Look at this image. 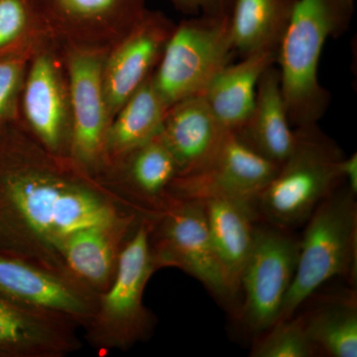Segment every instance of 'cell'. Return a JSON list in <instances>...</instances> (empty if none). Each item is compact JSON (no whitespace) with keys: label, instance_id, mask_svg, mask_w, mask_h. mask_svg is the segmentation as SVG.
<instances>
[{"label":"cell","instance_id":"15","mask_svg":"<svg viewBox=\"0 0 357 357\" xmlns=\"http://www.w3.org/2000/svg\"><path fill=\"white\" fill-rule=\"evenodd\" d=\"M77 326L0 295V357H65L82 347Z\"/></svg>","mask_w":357,"mask_h":357},{"label":"cell","instance_id":"11","mask_svg":"<svg viewBox=\"0 0 357 357\" xmlns=\"http://www.w3.org/2000/svg\"><path fill=\"white\" fill-rule=\"evenodd\" d=\"M69 81L72 135L70 157L102 177L112 119L105 88L103 64L107 51L63 47Z\"/></svg>","mask_w":357,"mask_h":357},{"label":"cell","instance_id":"9","mask_svg":"<svg viewBox=\"0 0 357 357\" xmlns=\"http://www.w3.org/2000/svg\"><path fill=\"white\" fill-rule=\"evenodd\" d=\"M18 119L52 153L70 157L72 114L64 50L47 37L37 45L28 64Z\"/></svg>","mask_w":357,"mask_h":357},{"label":"cell","instance_id":"22","mask_svg":"<svg viewBox=\"0 0 357 357\" xmlns=\"http://www.w3.org/2000/svg\"><path fill=\"white\" fill-rule=\"evenodd\" d=\"M168 109L155 89L151 75L110 123L103 173L131 150L158 136Z\"/></svg>","mask_w":357,"mask_h":357},{"label":"cell","instance_id":"12","mask_svg":"<svg viewBox=\"0 0 357 357\" xmlns=\"http://www.w3.org/2000/svg\"><path fill=\"white\" fill-rule=\"evenodd\" d=\"M279 167L253 151L236 134L227 132L204 166L174 178L169 194L180 199L222 198L255 203Z\"/></svg>","mask_w":357,"mask_h":357},{"label":"cell","instance_id":"26","mask_svg":"<svg viewBox=\"0 0 357 357\" xmlns=\"http://www.w3.org/2000/svg\"><path fill=\"white\" fill-rule=\"evenodd\" d=\"M45 37L28 0H0V55L31 48Z\"/></svg>","mask_w":357,"mask_h":357},{"label":"cell","instance_id":"16","mask_svg":"<svg viewBox=\"0 0 357 357\" xmlns=\"http://www.w3.org/2000/svg\"><path fill=\"white\" fill-rule=\"evenodd\" d=\"M178 174L175 159L158 135L117 160L102 178L143 215L155 218L170 203L169 187Z\"/></svg>","mask_w":357,"mask_h":357},{"label":"cell","instance_id":"14","mask_svg":"<svg viewBox=\"0 0 357 357\" xmlns=\"http://www.w3.org/2000/svg\"><path fill=\"white\" fill-rule=\"evenodd\" d=\"M175 26L161 11L147 9L131 31L107 52L103 88L112 121L153 74Z\"/></svg>","mask_w":357,"mask_h":357},{"label":"cell","instance_id":"8","mask_svg":"<svg viewBox=\"0 0 357 357\" xmlns=\"http://www.w3.org/2000/svg\"><path fill=\"white\" fill-rule=\"evenodd\" d=\"M291 230L256 223L255 241L243 268L239 316L249 332L260 335L278 321L295 276L299 238Z\"/></svg>","mask_w":357,"mask_h":357},{"label":"cell","instance_id":"5","mask_svg":"<svg viewBox=\"0 0 357 357\" xmlns=\"http://www.w3.org/2000/svg\"><path fill=\"white\" fill-rule=\"evenodd\" d=\"M152 218H142L124 244L110 287L100 294L93 318L84 326L91 347L100 351H128L151 337L155 317L143 303L145 288L157 271L150 250Z\"/></svg>","mask_w":357,"mask_h":357},{"label":"cell","instance_id":"19","mask_svg":"<svg viewBox=\"0 0 357 357\" xmlns=\"http://www.w3.org/2000/svg\"><path fill=\"white\" fill-rule=\"evenodd\" d=\"M276 65L263 73L248 121L234 133L263 158L280 166L292 152L295 130L291 128Z\"/></svg>","mask_w":357,"mask_h":357},{"label":"cell","instance_id":"17","mask_svg":"<svg viewBox=\"0 0 357 357\" xmlns=\"http://www.w3.org/2000/svg\"><path fill=\"white\" fill-rule=\"evenodd\" d=\"M227 133L199 95L169 107L159 135L177 163L178 175H185L204 166Z\"/></svg>","mask_w":357,"mask_h":357},{"label":"cell","instance_id":"28","mask_svg":"<svg viewBox=\"0 0 357 357\" xmlns=\"http://www.w3.org/2000/svg\"><path fill=\"white\" fill-rule=\"evenodd\" d=\"M180 13L188 16H230L234 0H170Z\"/></svg>","mask_w":357,"mask_h":357},{"label":"cell","instance_id":"10","mask_svg":"<svg viewBox=\"0 0 357 357\" xmlns=\"http://www.w3.org/2000/svg\"><path fill=\"white\" fill-rule=\"evenodd\" d=\"M42 33L63 47L109 51L146 13V0H28Z\"/></svg>","mask_w":357,"mask_h":357},{"label":"cell","instance_id":"29","mask_svg":"<svg viewBox=\"0 0 357 357\" xmlns=\"http://www.w3.org/2000/svg\"><path fill=\"white\" fill-rule=\"evenodd\" d=\"M342 178L344 184L354 195L357 192V154H351V156H345L340 165Z\"/></svg>","mask_w":357,"mask_h":357},{"label":"cell","instance_id":"2","mask_svg":"<svg viewBox=\"0 0 357 357\" xmlns=\"http://www.w3.org/2000/svg\"><path fill=\"white\" fill-rule=\"evenodd\" d=\"M356 0H297L277 55L281 91L291 126L318 123L330 107L319 79L326 42L349 30Z\"/></svg>","mask_w":357,"mask_h":357},{"label":"cell","instance_id":"25","mask_svg":"<svg viewBox=\"0 0 357 357\" xmlns=\"http://www.w3.org/2000/svg\"><path fill=\"white\" fill-rule=\"evenodd\" d=\"M260 335L262 337L253 344L250 356H318L302 314H295L291 318L281 319Z\"/></svg>","mask_w":357,"mask_h":357},{"label":"cell","instance_id":"6","mask_svg":"<svg viewBox=\"0 0 357 357\" xmlns=\"http://www.w3.org/2000/svg\"><path fill=\"white\" fill-rule=\"evenodd\" d=\"M236 54L230 16H190L176 24L152 82L169 109L202 95Z\"/></svg>","mask_w":357,"mask_h":357},{"label":"cell","instance_id":"4","mask_svg":"<svg viewBox=\"0 0 357 357\" xmlns=\"http://www.w3.org/2000/svg\"><path fill=\"white\" fill-rule=\"evenodd\" d=\"M356 197L342 184L319 204L305 223L304 234L299 238L295 276L278 321L294 316L326 282L335 277L356 282Z\"/></svg>","mask_w":357,"mask_h":357},{"label":"cell","instance_id":"13","mask_svg":"<svg viewBox=\"0 0 357 357\" xmlns=\"http://www.w3.org/2000/svg\"><path fill=\"white\" fill-rule=\"evenodd\" d=\"M0 295L8 300L53 312L86 326L95 314L100 293L76 275L0 255Z\"/></svg>","mask_w":357,"mask_h":357},{"label":"cell","instance_id":"27","mask_svg":"<svg viewBox=\"0 0 357 357\" xmlns=\"http://www.w3.org/2000/svg\"><path fill=\"white\" fill-rule=\"evenodd\" d=\"M37 45L25 50L0 55V126L18 117L21 89Z\"/></svg>","mask_w":357,"mask_h":357},{"label":"cell","instance_id":"24","mask_svg":"<svg viewBox=\"0 0 357 357\" xmlns=\"http://www.w3.org/2000/svg\"><path fill=\"white\" fill-rule=\"evenodd\" d=\"M302 316L318 356H357L356 293L331 297Z\"/></svg>","mask_w":357,"mask_h":357},{"label":"cell","instance_id":"18","mask_svg":"<svg viewBox=\"0 0 357 357\" xmlns=\"http://www.w3.org/2000/svg\"><path fill=\"white\" fill-rule=\"evenodd\" d=\"M204 213L215 255L234 299L241 292L243 268L259 222L252 202L213 198L203 199Z\"/></svg>","mask_w":357,"mask_h":357},{"label":"cell","instance_id":"3","mask_svg":"<svg viewBox=\"0 0 357 357\" xmlns=\"http://www.w3.org/2000/svg\"><path fill=\"white\" fill-rule=\"evenodd\" d=\"M344 157L318 123L296 128L292 152L255 201L259 222L289 230L305 225L319 204L344 184Z\"/></svg>","mask_w":357,"mask_h":357},{"label":"cell","instance_id":"7","mask_svg":"<svg viewBox=\"0 0 357 357\" xmlns=\"http://www.w3.org/2000/svg\"><path fill=\"white\" fill-rule=\"evenodd\" d=\"M149 243L157 269L178 268L201 282L220 302L234 300L211 243L202 202L171 196L166 210L152 218Z\"/></svg>","mask_w":357,"mask_h":357},{"label":"cell","instance_id":"1","mask_svg":"<svg viewBox=\"0 0 357 357\" xmlns=\"http://www.w3.org/2000/svg\"><path fill=\"white\" fill-rule=\"evenodd\" d=\"M142 218L107 181L46 149L18 117L0 126V255L75 275L64 255L70 237Z\"/></svg>","mask_w":357,"mask_h":357},{"label":"cell","instance_id":"20","mask_svg":"<svg viewBox=\"0 0 357 357\" xmlns=\"http://www.w3.org/2000/svg\"><path fill=\"white\" fill-rule=\"evenodd\" d=\"M277 55L259 52L229 64L204 89V100L225 130L236 133L248 121L263 73L276 65Z\"/></svg>","mask_w":357,"mask_h":357},{"label":"cell","instance_id":"21","mask_svg":"<svg viewBox=\"0 0 357 357\" xmlns=\"http://www.w3.org/2000/svg\"><path fill=\"white\" fill-rule=\"evenodd\" d=\"M136 227H93L77 232L65 246L68 267L96 292H105L114 280L122 248Z\"/></svg>","mask_w":357,"mask_h":357},{"label":"cell","instance_id":"23","mask_svg":"<svg viewBox=\"0 0 357 357\" xmlns=\"http://www.w3.org/2000/svg\"><path fill=\"white\" fill-rule=\"evenodd\" d=\"M297 0H234L230 30L241 57L272 52L278 55Z\"/></svg>","mask_w":357,"mask_h":357}]
</instances>
